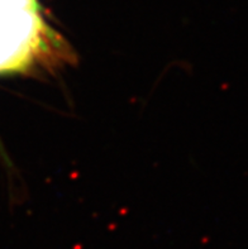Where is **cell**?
Segmentation results:
<instances>
[{
	"mask_svg": "<svg viewBox=\"0 0 248 249\" xmlns=\"http://www.w3.org/2000/svg\"><path fill=\"white\" fill-rule=\"evenodd\" d=\"M57 42L38 0H0V75L28 71Z\"/></svg>",
	"mask_w": 248,
	"mask_h": 249,
	"instance_id": "6da1fadb",
	"label": "cell"
}]
</instances>
